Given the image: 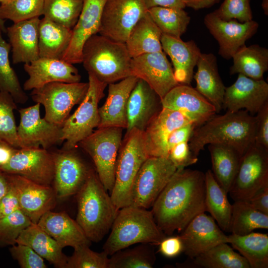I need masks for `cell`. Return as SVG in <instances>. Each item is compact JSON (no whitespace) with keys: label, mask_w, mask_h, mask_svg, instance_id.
I'll return each mask as SVG.
<instances>
[{"label":"cell","mask_w":268,"mask_h":268,"mask_svg":"<svg viewBox=\"0 0 268 268\" xmlns=\"http://www.w3.org/2000/svg\"><path fill=\"white\" fill-rule=\"evenodd\" d=\"M189 123L180 112L162 108L143 131L149 157H168L167 142L171 133Z\"/></svg>","instance_id":"24"},{"label":"cell","mask_w":268,"mask_h":268,"mask_svg":"<svg viewBox=\"0 0 268 268\" xmlns=\"http://www.w3.org/2000/svg\"><path fill=\"white\" fill-rule=\"evenodd\" d=\"M4 20H2L0 18V28H1L2 32L6 33V28L4 26Z\"/></svg>","instance_id":"61"},{"label":"cell","mask_w":268,"mask_h":268,"mask_svg":"<svg viewBox=\"0 0 268 268\" xmlns=\"http://www.w3.org/2000/svg\"><path fill=\"white\" fill-rule=\"evenodd\" d=\"M89 246L84 244L74 248L66 268H108L109 256L103 251L94 252Z\"/></svg>","instance_id":"47"},{"label":"cell","mask_w":268,"mask_h":268,"mask_svg":"<svg viewBox=\"0 0 268 268\" xmlns=\"http://www.w3.org/2000/svg\"><path fill=\"white\" fill-rule=\"evenodd\" d=\"M247 201L256 209L268 215V185L259 190Z\"/></svg>","instance_id":"55"},{"label":"cell","mask_w":268,"mask_h":268,"mask_svg":"<svg viewBox=\"0 0 268 268\" xmlns=\"http://www.w3.org/2000/svg\"><path fill=\"white\" fill-rule=\"evenodd\" d=\"M147 11L143 0H106L98 33L125 43L133 28Z\"/></svg>","instance_id":"12"},{"label":"cell","mask_w":268,"mask_h":268,"mask_svg":"<svg viewBox=\"0 0 268 268\" xmlns=\"http://www.w3.org/2000/svg\"><path fill=\"white\" fill-rule=\"evenodd\" d=\"M255 116L257 122L255 143L268 149V102Z\"/></svg>","instance_id":"51"},{"label":"cell","mask_w":268,"mask_h":268,"mask_svg":"<svg viewBox=\"0 0 268 268\" xmlns=\"http://www.w3.org/2000/svg\"><path fill=\"white\" fill-rule=\"evenodd\" d=\"M83 0H44V17L72 29L81 12Z\"/></svg>","instance_id":"43"},{"label":"cell","mask_w":268,"mask_h":268,"mask_svg":"<svg viewBox=\"0 0 268 268\" xmlns=\"http://www.w3.org/2000/svg\"><path fill=\"white\" fill-rule=\"evenodd\" d=\"M16 243L27 245L58 268H66L68 257L63 248L37 223H32L20 234Z\"/></svg>","instance_id":"31"},{"label":"cell","mask_w":268,"mask_h":268,"mask_svg":"<svg viewBox=\"0 0 268 268\" xmlns=\"http://www.w3.org/2000/svg\"><path fill=\"white\" fill-rule=\"evenodd\" d=\"M232 206L231 234L244 235L257 229H268V215L256 209L248 201H236Z\"/></svg>","instance_id":"39"},{"label":"cell","mask_w":268,"mask_h":268,"mask_svg":"<svg viewBox=\"0 0 268 268\" xmlns=\"http://www.w3.org/2000/svg\"><path fill=\"white\" fill-rule=\"evenodd\" d=\"M204 23L219 45L218 54L223 58L232 59L236 52L258 31L259 23L254 20L240 22L235 19L224 20L214 11L207 14Z\"/></svg>","instance_id":"15"},{"label":"cell","mask_w":268,"mask_h":268,"mask_svg":"<svg viewBox=\"0 0 268 268\" xmlns=\"http://www.w3.org/2000/svg\"><path fill=\"white\" fill-rule=\"evenodd\" d=\"M178 267L197 268H250L248 261L227 243H220L208 250L178 264Z\"/></svg>","instance_id":"34"},{"label":"cell","mask_w":268,"mask_h":268,"mask_svg":"<svg viewBox=\"0 0 268 268\" xmlns=\"http://www.w3.org/2000/svg\"><path fill=\"white\" fill-rule=\"evenodd\" d=\"M0 170L20 175L45 186L53 184L54 163L52 153L41 147L17 148Z\"/></svg>","instance_id":"13"},{"label":"cell","mask_w":268,"mask_h":268,"mask_svg":"<svg viewBox=\"0 0 268 268\" xmlns=\"http://www.w3.org/2000/svg\"><path fill=\"white\" fill-rule=\"evenodd\" d=\"M44 0H13L0 4V18L16 23L39 17L44 13Z\"/></svg>","instance_id":"45"},{"label":"cell","mask_w":268,"mask_h":268,"mask_svg":"<svg viewBox=\"0 0 268 268\" xmlns=\"http://www.w3.org/2000/svg\"><path fill=\"white\" fill-rule=\"evenodd\" d=\"M159 252L167 258H173L183 252V244L179 236H166L158 244Z\"/></svg>","instance_id":"53"},{"label":"cell","mask_w":268,"mask_h":268,"mask_svg":"<svg viewBox=\"0 0 268 268\" xmlns=\"http://www.w3.org/2000/svg\"><path fill=\"white\" fill-rule=\"evenodd\" d=\"M212 174L220 186L228 193L236 175L241 156L232 146L209 144L208 146Z\"/></svg>","instance_id":"35"},{"label":"cell","mask_w":268,"mask_h":268,"mask_svg":"<svg viewBox=\"0 0 268 268\" xmlns=\"http://www.w3.org/2000/svg\"><path fill=\"white\" fill-rule=\"evenodd\" d=\"M262 7L265 15H268V0H262Z\"/></svg>","instance_id":"60"},{"label":"cell","mask_w":268,"mask_h":268,"mask_svg":"<svg viewBox=\"0 0 268 268\" xmlns=\"http://www.w3.org/2000/svg\"><path fill=\"white\" fill-rule=\"evenodd\" d=\"M147 12L162 34L181 38L190 22L191 17L184 8L156 6Z\"/></svg>","instance_id":"40"},{"label":"cell","mask_w":268,"mask_h":268,"mask_svg":"<svg viewBox=\"0 0 268 268\" xmlns=\"http://www.w3.org/2000/svg\"><path fill=\"white\" fill-rule=\"evenodd\" d=\"M13 0H0V4H4L7 3Z\"/></svg>","instance_id":"62"},{"label":"cell","mask_w":268,"mask_h":268,"mask_svg":"<svg viewBox=\"0 0 268 268\" xmlns=\"http://www.w3.org/2000/svg\"><path fill=\"white\" fill-rule=\"evenodd\" d=\"M132 59L125 43L95 34L83 46L81 63L88 73L109 84L132 76Z\"/></svg>","instance_id":"5"},{"label":"cell","mask_w":268,"mask_h":268,"mask_svg":"<svg viewBox=\"0 0 268 268\" xmlns=\"http://www.w3.org/2000/svg\"><path fill=\"white\" fill-rule=\"evenodd\" d=\"M230 74H242L254 79H263L268 70V49L259 45L240 48L234 55Z\"/></svg>","instance_id":"37"},{"label":"cell","mask_w":268,"mask_h":268,"mask_svg":"<svg viewBox=\"0 0 268 268\" xmlns=\"http://www.w3.org/2000/svg\"><path fill=\"white\" fill-rule=\"evenodd\" d=\"M138 80L134 76H130L118 82L108 84L107 98L104 104L99 108L100 122L97 128H127V103Z\"/></svg>","instance_id":"27"},{"label":"cell","mask_w":268,"mask_h":268,"mask_svg":"<svg viewBox=\"0 0 268 268\" xmlns=\"http://www.w3.org/2000/svg\"><path fill=\"white\" fill-rule=\"evenodd\" d=\"M18 210H20L18 196L15 188L9 180V187L0 199V218Z\"/></svg>","instance_id":"52"},{"label":"cell","mask_w":268,"mask_h":268,"mask_svg":"<svg viewBox=\"0 0 268 268\" xmlns=\"http://www.w3.org/2000/svg\"><path fill=\"white\" fill-rule=\"evenodd\" d=\"M8 175L17 193L20 210L32 223H37L44 213L55 207L58 199L53 187L37 184L18 175Z\"/></svg>","instance_id":"20"},{"label":"cell","mask_w":268,"mask_h":268,"mask_svg":"<svg viewBox=\"0 0 268 268\" xmlns=\"http://www.w3.org/2000/svg\"><path fill=\"white\" fill-rule=\"evenodd\" d=\"M40 20L39 17H35L14 23L6 28L13 64L30 63L40 58Z\"/></svg>","instance_id":"28"},{"label":"cell","mask_w":268,"mask_h":268,"mask_svg":"<svg viewBox=\"0 0 268 268\" xmlns=\"http://www.w3.org/2000/svg\"><path fill=\"white\" fill-rule=\"evenodd\" d=\"M103 250L109 256L136 244L158 245L167 236L151 210L128 205L119 209Z\"/></svg>","instance_id":"4"},{"label":"cell","mask_w":268,"mask_h":268,"mask_svg":"<svg viewBox=\"0 0 268 268\" xmlns=\"http://www.w3.org/2000/svg\"><path fill=\"white\" fill-rule=\"evenodd\" d=\"M147 9L156 6L184 8L183 0H143Z\"/></svg>","instance_id":"56"},{"label":"cell","mask_w":268,"mask_h":268,"mask_svg":"<svg viewBox=\"0 0 268 268\" xmlns=\"http://www.w3.org/2000/svg\"><path fill=\"white\" fill-rule=\"evenodd\" d=\"M32 223L21 210L0 218V247L15 244L21 232Z\"/></svg>","instance_id":"46"},{"label":"cell","mask_w":268,"mask_h":268,"mask_svg":"<svg viewBox=\"0 0 268 268\" xmlns=\"http://www.w3.org/2000/svg\"><path fill=\"white\" fill-rule=\"evenodd\" d=\"M266 185H268V149L254 143L241 156L228 193L234 201H248Z\"/></svg>","instance_id":"11"},{"label":"cell","mask_w":268,"mask_h":268,"mask_svg":"<svg viewBox=\"0 0 268 268\" xmlns=\"http://www.w3.org/2000/svg\"><path fill=\"white\" fill-rule=\"evenodd\" d=\"M88 74L89 86L79 106L65 121L62 127L63 149H74L79 143L91 134L100 122L98 104L104 96L107 84L91 73Z\"/></svg>","instance_id":"7"},{"label":"cell","mask_w":268,"mask_h":268,"mask_svg":"<svg viewBox=\"0 0 268 268\" xmlns=\"http://www.w3.org/2000/svg\"><path fill=\"white\" fill-rule=\"evenodd\" d=\"M162 34L147 11L133 28L125 42L132 58L162 51Z\"/></svg>","instance_id":"33"},{"label":"cell","mask_w":268,"mask_h":268,"mask_svg":"<svg viewBox=\"0 0 268 268\" xmlns=\"http://www.w3.org/2000/svg\"><path fill=\"white\" fill-rule=\"evenodd\" d=\"M221 0H183L186 6L195 10L208 8L219 2Z\"/></svg>","instance_id":"58"},{"label":"cell","mask_w":268,"mask_h":268,"mask_svg":"<svg viewBox=\"0 0 268 268\" xmlns=\"http://www.w3.org/2000/svg\"><path fill=\"white\" fill-rule=\"evenodd\" d=\"M9 251L21 268H47L44 259L27 245L16 243L10 247Z\"/></svg>","instance_id":"49"},{"label":"cell","mask_w":268,"mask_h":268,"mask_svg":"<svg viewBox=\"0 0 268 268\" xmlns=\"http://www.w3.org/2000/svg\"><path fill=\"white\" fill-rule=\"evenodd\" d=\"M214 12L222 19H235L240 22L253 20L250 0H224Z\"/></svg>","instance_id":"48"},{"label":"cell","mask_w":268,"mask_h":268,"mask_svg":"<svg viewBox=\"0 0 268 268\" xmlns=\"http://www.w3.org/2000/svg\"><path fill=\"white\" fill-rule=\"evenodd\" d=\"M196 128V127L194 124L189 123L173 131L167 142L168 153L170 149L175 145L183 142H188Z\"/></svg>","instance_id":"54"},{"label":"cell","mask_w":268,"mask_h":268,"mask_svg":"<svg viewBox=\"0 0 268 268\" xmlns=\"http://www.w3.org/2000/svg\"><path fill=\"white\" fill-rule=\"evenodd\" d=\"M267 102L268 84L266 81L238 74L235 82L225 87L223 107L229 112L244 109L254 115Z\"/></svg>","instance_id":"19"},{"label":"cell","mask_w":268,"mask_h":268,"mask_svg":"<svg viewBox=\"0 0 268 268\" xmlns=\"http://www.w3.org/2000/svg\"><path fill=\"white\" fill-rule=\"evenodd\" d=\"M197 70L193 77L196 89L215 107L217 113L223 108L225 86L219 75L216 56L201 53L198 60Z\"/></svg>","instance_id":"30"},{"label":"cell","mask_w":268,"mask_h":268,"mask_svg":"<svg viewBox=\"0 0 268 268\" xmlns=\"http://www.w3.org/2000/svg\"><path fill=\"white\" fill-rule=\"evenodd\" d=\"M2 33L0 28V92L9 93L16 103L24 104L28 97L10 66L9 54L11 46L3 39Z\"/></svg>","instance_id":"41"},{"label":"cell","mask_w":268,"mask_h":268,"mask_svg":"<svg viewBox=\"0 0 268 268\" xmlns=\"http://www.w3.org/2000/svg\"><path fill=\"white\" fill-rule=\"evenodd\" d=\"M149 244H140L132 248L120 250L109 259L108 268H151L156 257Z\"/></svg>","instance_id":"42"},{"label":"cell","mask_w":268,"mask_h":268,"mask_svg":"<svg viewBox=\"0 0 268 268\" xmlns=\"http://www.w3.org/2000/svg\"><path fill=\"white\" fill-rule=\"evenodd\" d=\"M17 149L0 139V168L7 163Z\"/></svg>","instance_id":"57"},{"label":"cell","mask_w":268,"mask_h":268,"mask_svg":"<svg viewBox=\"0 0 268 268\" xmlns=\"http://www.w3.org/2000/svg\"><path fill=\"white\" fill-rule=\"evenodd\" d=\"M72 29L46 17L39 25L40 58L62 60L70 44Z\"/></svg>","instance_id":"32"},{"label":"cell","mask_w":268,"mask_h":268,"mask_svg":"<svg viewBox=\"0 0 268 268\" xmlns=\"http://www.w3.org/2000/svg\"><path fill=\"white\" fill-rule=\"evenodd\" d=\"M148 157L143 131L134 129L127 132L119 150L114 185L110 194L118 209L130 205L134 182Z\"/></svg>","instance_id":"6"},{"label":"cell","mask_w":268,"mask_h":268,"mask_svg":"<svg viewBox=\"0 0 268 268\" xmlns=\"http://www.w3.org/2000/svg\"><path fill=\"white\" fill-rule=\"evenodd\" d=\"M41 104H35L18 110L20 122L17 133L22 148L39 147L48 149L63 142L62 126L41 118Z\"/></svg>","instance_id":"14"},{"label":"cell","mask_w":268,"mask_h":268,"mask_svg":"<svg viewBox=\"0 0 268 268\" xmlns=\"http://www.w3.org/2000/svg\"><path fill=\"white\" fill-rule=\"evenodd\" d=\"M28 75L23 88L25 91L39 88L51 82L74 83L80 81L81 76L73 64L62 60L39 58L24 64Z\"/></svg>","instance_id":"23"},{"label":"cell","mask_w":268,"mask_h":268,"mask_svg":"<svg viewBox=\"0 0 268 268\" xmlns=\"http://www.w3.org/2000/svg\"><path fill=\"white\" fill-rule=\"evenodd\" d=\"M256 122V116L245 110L215 115L195 129L190 149L198 157L206 144L221 143L232 146L242 156L255 143Z\"/></svg>","instance_id":"2"},{"label":"cell","mask_w":268,"mask_h":268,"mask_svg":"<svg viewBox=\"0 0 268 268\" xmlns=\"http://www.w3.org/2000/svg\"><path fill=\"white\" fill-rule=\"evenodd\" d=\"M9 187L8 174L0 170V199L7 192Z\"/></svg>","instance_id":"59"},{"label":"cell","mask_w":268,"mask_h":268,"mask_svg":"<svg viewBox=\"0 0 268 268\" xmlns=\"http://www.w3.org/2000/svg\"><path fill=\"white\" fill-rule=\"evenodd\" d=\"M131 75L145 81L161 100L173 88L179 85L173 67L163 51L132 58Z\"/></svg>","instance_id":"16"},{"label":"cell","mask_w":268,"mask_h":268,"mask_svg":"<svg viewBox=\"0 0 268 268\" xmlns=\"http://www.w3.org/2000/svg\"><path fill=\"white\" fill-rule=\"evenodd\" d=\"M227 243L248 261L250 268H268V235L252 232L227 235Z\"/></svg>","instance_id":"36"},{"label":"cell","mask_w":268,"mask_h":268,"mask_svg":"<svg viewBox=\"0 0 268 268\" xmlns=\"http://www.w3.org/2000/svg\"><path fill=\"white\" fill-rule=\"evenodd\" d=\"M205 174L177 170L152 206L154 218L166 236L181 232L197 215L206 211Z\"/></svg>","instance_id":"1"},{"label":"cell","mask_w":268,"mask_h":268,"mask_svg":"<svg viewBox=\"0 0 268 268\" xmlns=\"http://www.w3.org/2000/svg\"><path fill=\"white\" fill-rule=\"evenodd\" d=\"M204 174L206 211L211 214L223 231L229 232L232 206L227 193L217 182L211 170H208Z\"/></svg>","instance_id":"38"},{"label":"cell","mask_w":268,"mask_h":268,"mask_svg":"<svg viewBox=\"0 0 268 268\" xmlns=\"http://www.w3.org/2000/svg\"><path fill=\"white\" fill-rule=\"evenodd\" d=\"M88 86V82H51L32 90L31 96L44 106L46 120L62 127L73 107L85 97Z\"/></svg>","instance_id":"9"},{"label":"cell","mask_w":268,"mask_h":268,"mask_svg":"<svg viewBox=\"0 0 268 268\" xmlns=\"http://www.w3.org/2000/svg\"><path fill=\"white\" fill-rule=\"evenodd\" d=\"M162 108L180 112L196 128L216 115L214 106L195 88L179 84L161 100Z\"/></svg>","instance_id":"18"},{"label":"cell","mask_w":268,"mask_h":268,"mask_svg":"<svg viewBox=\"0 0 268 268\" xmlns=\"http://www.w3.org/2000/svg\"><path fill=\"white\" fill-rule=\"evenodd\" d=\"M169 159L175 165L177 170L183 169L196 163L198 158L191 151L188 142L179 143L170 150Z\"/></svg>","instance_id":"50"},{"label":"cell","mask_w":268,"mask_h":268,"mask_svg":"<svg viewBox=\"0 0 268 268\" xmlns=\"http://www.w3.org/2000/svg\"><path fill=\"white\" fill-rule=\"evenodd\" d=\"M183 252L189 259L222 243H227V235L209 215L201 213L195 216L179 235Z\"/></svg>","instance_id":"21"},{"label":"cell","mask_w":268,"mask_h":268,"mask_svg":"<svg viewBox=\"0 0 268 268\" xmlns=\"http://www.w3.org/2000/svg\"><path fill=\"white\" fill-rule=\"evenodd\" d=\"M161 43L162 51L171 60L176 80L180 84L190 85L194 68L201 54L196 42L162 34Z\"/></svg>","instance_id":"26"},{"label":"cell","mask_w":268,"mask_h":268,"mask_svg":"<svg viewBox=\"0 0 268 268\" xmlns=\"http://www.w3.org/2000/svg\"><path fill=\"white\" fill-rule=\"evenodd\" d=\"M176 170L168 157H148L134 182L130 205L145 209L152 207Z\"/></svg>","instance_id":"10"},{"label":"cell","mask_w":268,"mask_h":268,"mask_svg":"<svg viewBox=\"0 0 268 268\" xmlns=\"http://www.w3.org/2000/svg\"><path fill=\"white\" fill-rule=\"evenodd\" d=\"M54 163L53 189L57 199L76 195L85 183L89 169L73 149L52 152Z\"/></svg>","instance_id":"17"},{"label":"cell","mask_w":268,"mask_h":268,"mask_svg":"<svg viewBox=\"0 0 268 268\" xmlns=\"http://www.w3.org/2000/svg\"><path fill=\"white\" fill-rule=\"evenodd\" d=\"M16 103L9 93L0 92V139L16 148H22L14 114Z\"/></svg>","instance_id":"44"},{"label":"cell","mask_w":268,"mask_h":268,"mask_svg":"<svg viewBox=\"0 0 268 268\" xmlns=\"http://www.w3.org/2000/svg\"><path fill=\"white\" fill-rule=\"evenodd\" d=\"M161 108L158 95L145 81L138 79L127 103V132L134 129L144 131Z\"/></svg>","instance_id":"25"},{"label":"cell","mask_w":268,"mask_h":268,"mask_svg":"<svg viewBox=\"0 0 268 268\" xmlns=\"http://www.w3.org/2000/svg\"><path fill=\"white\" fill-rule=\"evenodd\" d=\"M76 195L75 220L91 242H99L110 230L119 209L93 170Z\"/></svg>","instance_id":"3"},{"label":"cell","mask_w":268,"mask_h":268,"mask_svg":"<svg viewBox=\"0 0 268 268\" xmlns=\"http://www.w3.org/2000/svg\"><path fill=\"white\" fill-rule=\"evenodd\" d=\"M106 0H83L78 20L72 29V36L62 60L71 64L81 63L86 41L99 33L103 7Z\"/></svg>","instance_id":"22"},{"label":"cell","mask_w":268,"mask_h":268,"mask_svg":"<svg viewBox=\"0 0 268 268\" xmlns=\"http://www.w3.org/2000/svg\"><path fill=\"white\" fill-rule=\"evenodd\" d=\"M123 129L118 127L97 128L78 144L92 158L98 177L109 194L114 185Z\"/></svg>","instance_id":"8"},{"label":"cell","mask_w":268,"mask_h":268,"mask_svg":"<svg viewBox=\"0 0 268 268\" xmlns=\"http://www.w3.org/2000/svg\"><path fill=\"white\" fill-rule=\"evenodd\" d=\"M37 224L63 248L71 247L74 249L82 245H90L91 242L76 221L65 211H48Z\"/></svg>","instance_id":"29"}]
</instances>
